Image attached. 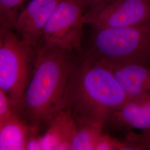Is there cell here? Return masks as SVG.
I'll list each match as a JSON object with an SVG mask.
<instances>
[{"instance_id":"obj_1","label":"cell","mask_w":150,"mask_h":150,"mask_svg":"<svg viewBox=\"0 0 150 150\" xmlns=\"http://www.w3.org/2000/svg\"><path fill=\"white\" fill-rule=\"evenodd\" d=\"M80 56L40 43L32 77L16 110L40 130L66 108L70 82Z\"/></svg>"},{"instance_id":"obj_2","label":"cell","mask_w":150,"mask_h":150,"mask_svg":"<svg viewBox=\"0 0 150 150\" xmlns=\"http://www.w3.org/2000/svg\"><path fill=\"white\" fill-rule=\"evenodd\" d=\"M129 98L109 70L87 56L80 57L71 77L66 106L77 123L103 129Z\"/></svg>"},{"instance_id":"obj_3","label":"cell","mask_w":150,"mask_h":150,"mask_svg":"<svg viewBox=\"0 0 150 150\" xmlns=\"http://www.w3.org/2000/svg\"><path fill=\"white\" fill-rule=\"evenodd\" d=\"M92 28L83 55L98 62L150 66V20L129 27Z\"/></svg>"},{"instance_id":"obj_4","label":"cell","mask_w":150,"mask_h":150,"mask_svg":"<svg viewBox=\"0 0 150 150\" xmlns=\"http://www.w3.org/2000/svg\"><path fill=\"white\" fill-rule=\"evenodd\" d=\"M13 31L0 28V88L8 97L16 112L33 72L37 47Z\"/></svg>"},{"instance_id":"obj_5","label":"cell","mask_w":150,"mask_h":150,"mask_svg":"<svg viewBox=\"0 0 150 150\" xmlns=\"http://www.w3.org/2000/svg\"><path fill=\"white\" fill-rule=\"evenodd\" d=\"M85 13L78 0H60L46 24L41 43L81 56Z\"/></svg>"},{"instance_id":"obj_6","label":"cell","mask_w":150,"mask_h":150,"mask_svg":"<svg viewBox=\"0 0 150 150\" xmlns=\"http://www.w3.org/2000/svg\"><path fill=\"white\" fill-rule=\"evenodd\" d=\"M150 20V0H111L86 11V25L98 28L129 27Z\"/></svg>"},{"instance_id":"obj_7","label":"cell","mask_w":150,"mask_h":150,"mask_svg":"<svg viewBox=\"0 0 150 150\" xmlns=\"http://www.w3.org/2000/svg\"><path fill=\"white\" fill-rule=\"evenodd\" d=\"M60 0H32L18 14L15 30L33 47L41 42L44 28L52 12Z\"/></svg>"},{"instance_id":"obj_8","label":"cell","mask_w":150,"mask_h":150,"mask_svg":"<svg viewBox=\"0 0 150 150\" xmlns=\"http://www.w3.org/2000/svg\"><path fill=\"white\" fill-rule=\"evenodd\" d=\"M110 122L126 134L136 129L141 131L150 130V96L129 98L123 105L113 113Z\"/></svg>"},{"instance_id":"obj_9","label":"cell","mask_w":150,"mask_h":150,"mask_svg":"<svg viewBox=\"0 0 150 150\" xmlns=\"http://www.w3.org/2000/svg\"><path fill=\"white\" fill-rule=\"evenodd\" d=\"M97 62L112 74L129 98L150 96V66Z\"/></svg>"},{"instance_id":"obj_10","label":"cell","mask_w":150,"mask_h":150,"mask_svg":"<svg viewBox=\"0 0 150 150\" xmlns=\"http://www.w3.org/2000/svg\"><path fill=\"white\" fill-rule=\"evenodd\" d=\"M77 130L75 118L66 108L50 122L42 134L43 150H71Z\"/></svg>"},{"instance_id":"obj_11","label":"cell","mask_w":150,"mask_h":150,"mask_svg":"<svg viewBox=\"0 0 150 150\" xmlns=\"http://www.w3.org/2000/svg\"><path fill=\"white\" fill-rule=\"evenodd\" d=\"M33 127L16 113L0 123V150H26Z\"/></svg>"},{"instance_id":"obj_12","label":"cell","mask_w":150,"mask_h":150,"mask_svg":"<svg viewBox=\"0 0 150 150\" xmlns=\"http://www.w3.org/2000/svg\"><path fill=\"white\" fill-rule=\"evenodd\" d=\"M77 130L72 141L74 150H95L103 129L90 123H77Z\"/></svg>"},{"instance_id":"obj_13","label":"cell","mask_w":150,"mask_h":150,"mask_svg":"<svg viewBox=\"0 0 150 150\" xmlns=\"http://www.w3.org/2000/svg\"><path fill=\"white\" fill-rule=\"evenodd\" d=\"M25 0H0L1 27L15 30L17 8Z\"/></svg>"},{"instance_id":"obj_14","label":"cell","mask_w":150,"mask_h":150,"mask_svg":"<svg viewBox=\"0 0 150 150\" xmlns=\"http://www.w3.org/2000/svg\"><path fill=\"white\" fill-rule=\"evenodd\" d=\"M134 150L125 139L120 141L109 134L102 133L97 141L95 150Z\"/></svg>"},{"instance_id":"obj_15","label":"cell","mask_w":150,"mask_h":150,"mask_svg":"<svg viewBox=\"0 0 150 150\" xmlns=\"http://www.w3.org/2000/svg\"><path fill=\"white\" fill-rule=\"evenodd\" d=\"M125 140L134 147L135 150H150V130L126 134Z\"/></svg>"},{"instance_id":"obj_16","label":"cell","mask_w":150,"mask_h":150,"mask_svg":"<svg viewBox=\"0 0 150 150\" xmlns=\"http://www.w3.org/2000/svg\"><path fill=\"white\" fill-rule=\"evenodd\" d=\"M7 94L0 88V123H2L15 113Z\"/></svg>"},{"instance_id":"obj_17","label":"cell","mask_w":150,"mask_h":150,"mask_svg":"<svg viewBox=\"0 0 150 150\" xmlns=\"http://www.w3.org/2000/svg\"><path fill=\"white\" fill-rule=\"evenodd\" d=\"M40 129L33 126L31 133L27 141L26 150H43L42 134H41Z\"/></svg>"},{"instance_id":"obj_18","label":"cell","mask_w":150,"mask_h":150,"mask_svg":"<svg viewBox=\"0 0 150 150\" xmlns=\"http://www.w3.org/2000/svg\"><path fill=\"white\" fill-rule=\"evenodd\" d=\"M86 11L105 5L111 0H78Z\"/></svg>"}]
</instances>
